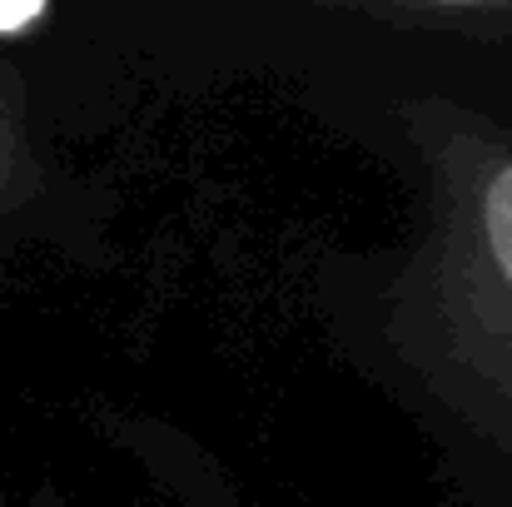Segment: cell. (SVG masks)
<instances>
[{
  "instance_id": "6da1fadb",
  "label": "cell",
  "mask_w": 512,
  "mask_h": 507,
  "mask_svg": "<svg viewBox=\"0 0 512 507\" xmlns=\"http://www.w3.org/2000/svg\"><path fill=\"white\" fill-rule=\"evenodd\" d=\"M483 224H488V244H493V259L498 269L508 274L512 284V165L493 174L488 184V199H483Z\"/></svg>"
},
{
  "instance_id": "7a4b0ae2",
  "label": "cell",
  "mask_w": 512,
  "mask_h": 507,
  "mask_svg": "<svg viewBox=\"0 0 512 507\" xmlns=\"http://www.w3.org/2000/svg\"><path fill=\"white\" fill-rule=\"evenodd\" d=\"M35 20H45V5H0V35H20Z\"/></svg>"
}]
</instances>
